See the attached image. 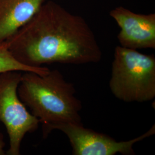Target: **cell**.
I'll return each mask as SVG.
<instances>
[{"label": "cell", "instance_id": "obj_1", "mask_svg": "<svg viewBox=\"0 0 155 155\" xmlns=\"http://www.w3.org/2000/svg\"><path fill=\"white\" fill-rule=\"evenodd\" d=\"M17 61L32 67L100 61L102 52L85 19L54 1L45 2L34 16L5 41Z\"/></svg>", "mask_w": 155, "mask_h": 155}, {"label": "cell", "instance_id": "obj_2", "mask_svg": "<svg viewBox=\"0 0 155 155\" xmlns=\"http://www.w3.org/2000/svg\"><path fill=\"white\" fill-rule=\"evenodd\" d=\"M24 105L42 124L44 137L64 124H82V102L74 84L58 70L45 75L24 72L17 89Z\"/></svg>", "mask_w": 155, "mask_h": 155}, {"label": "cell", "instance_id": "obj_3", "mask_svg": "<svg viewBox=\"0 0 155 155\" xmlns=\"http://www.w3.org/2000/svg\"><path fill=\"white\" fill-rule=\"evenodd\" d=\"M109 87L116 98L125 102L154 100L155 56L117 46L111 64Z\"/></svg>", "mask_w": 155, "mask_h": 155}, {"label": "cell", "instance_id": "obj_4", "mask_svg": "<svg viewBox=\"0 0 155 155\" xmlns=\"http://www.w3.org/2000/svg\"><path fill=\"white\" fill-rule=\"evenodd\" d=\"M22 73L11 71L0 73V122L5 127L9 140L8 155H19L26 134L39 127V121L20 99L17 89Z\"/></svg>", "mask_w": 155, "mask_h": 155}, {"label": "cell", "instance_id": "obj_5", "mask_svg": "<svg viewBox=\"0 0 155 155\" xmlns=\"http://www.w3.org/2000/svg\"><path fill=\"white\" fill-rule=\"evenodd\" d=\"M66 135L74 155H114L117 153L131 155L135 154L134 144L155 134L153 125L144 134L127 141H118L110 136L86 128L83 124H64L58 127Z\"/></svg>", "mask_w": 155, "mask_h": 155}, {"label": "cell", "instance_id": "obj_6", "mask_svg": "<svg viewBox=\"0 0 155 155\" xmlns=\"http://www.w3.org/2000/svg\"><path fill=\"white\" fill-rule=\"evenodd\" d=\"M110 15L118 24L121 46L133 50L155 48V14H139L119 6Z\"/></svg>", "mask_w": 155, "mask_h": 155}, {"label": "cell", "instance_id": "obj_7", "mask_svg": "<svg viewBox=\"0 0 155 155\" xmlns=\"http://www.w3.org/2000/svg\"><path fill=\"white\" fill-rule=\"evenodd\" d=\"M47 0H0V44L34 16Z\"/></svg>", "mask_w": 155, "mask_h": 155}, {"label": "cell", "instance_id": "obj_8", "mask_svg": "<svg viewBox=\"0 0 155 155\" xmlns=\"http://www.w3.org/2000/svg\"><path fill=\"white\" fill-rule=\"evenodd\" d=\"M50 70V68L45 66L32 67L22 64L12 55L6 42L0 44V73L18 71L36 72L40 75H45Z\"/></svg>", "mask_w": 155, "mask_h": 155}, {"label": "cell", "instance_id": "obj_9", "mask_svg": "<svg viewBox=\"0 0 155 155\" xmlns=\"http://www.w3.org/2000/svg\"><path fill=\"white\" fill-rule=\"evenodd\" d=\"M5 147V143L3 141V137L1 134H0V155H4L5 154L4 150Z\"/></svg>", "mask_w": 155, "mask_h": 155}]
</instances>
